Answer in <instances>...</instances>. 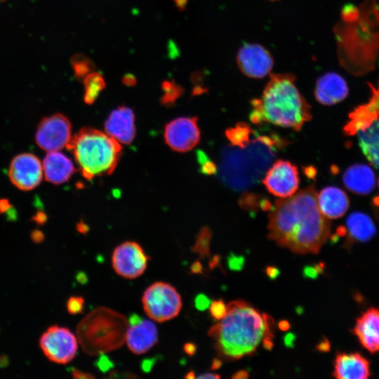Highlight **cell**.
<instances>
[{
  "mask_svg": "<svg viewBox=\"0 0 379 379\" xmlns=\"http://www.w3.org/2000/svg\"><path fill=\"white\" fill-rule=\"evenodd\" d=\"M268 237L296 253H317L331 224L321 212L314 185L277 200L269 215Z\"/></svg>",
  "mask_w": 379,
  "mask_h": 379,
  "instance_id": "obj_1",
  "label": "cell"
},
{
  "mask_svg": "<svg viewBox=\"0 0 379 379\" xmlns=\"http://www.w3.org/2000/svg\"><path fill=\"white\" fill-rule=\"evenodd\" d=\"M227 307L226 315L208 332L223 357L238 359L252 355L266 335L274 336L273 321L266 314L242 300L232 301Z\"/></svg>",
  "mask_w": 379,
  "mask_h": 379,
  "instance_id": "obj_2",
  "label": "cell"
},
{
  "mask_svg": "<svg viewBox=\"0 0 379 379\" xmlns=\"http://www.w3.org/2000/svg\"><path fill=\"white\" fill-rule=\"evenodd\" d=\"M294 81V76L290 74L272 75L261 98L251 101V121L300 131L312 119V114Z\"/></svg>",
  "mask_w": 379,
  "mask_h": 379,
  "instance_id": "obj_3",
  "label": "cell"
},
{
  "mask_svg": "<svg viewBox=\"0 0 379 379\" xmlns=\"http://www.w3.org/2000/svg\"><path fill=\"white\" fill-rule=\"evenodd\" d=\"M286 143L276 135H260L244 147L225 148L219 168L221 180L236 190L250 187L265 172L276 151Z\"/></svg>",
  "mask_w": 379,
  "mask_h": 379,
  "instance_id": "obj_4",
  "label": "cell"
},
{
  "mask_svg": "<svg viewBox=\"0 0 379 379\" xmlns=\"http://www.w3.org/2000/svg\"><path fill=\"white\" fill-rule=\"evenodd\" d=\"M67 148L72 152L82 175L88 180L112 174L122 152L117 140L90 127L82 128L75 134Z\"/></svg>",
  "mask_w": 379,
  "mask_h": 379,
  "instance_id": "obj_5",
  "label": "cell"
},
{
  "mask_svg": "<svg viewBox=\"0 0 379 379\" xmlns=\"http://www.w3.org/2000/svg\"><path fill=\"white\" fill-rule=\"evenodd\" d=\"M128 327L126 318L105 307L89 312L77 327V338L84 352L99 355L119 348Z\"/></svg>",
  "mask_w": 379,
  "mask_h": 379,
  "instance_id": "obj_6",
  "label": "cell"
},
{
  "mask_svg": "<svg viewBox=\"0 0 379 379\" xmlns=\"http://www.w3.org/2000/svg\"><path fill=\"white\" fill-rule=\"evenodd\" d=\"M142 303L147 315L157 322L173 319L182 308L180 293L174 286L163 281L155 282L145 289Z\"/></svg>",
  "mask_w": 379,
  "mask_h": 379,
  "instance_id": "obj_7",
  "label": "cell"
},
{
  "mask_svg": "<svg viewBox=\"0 0 379 379\" xmlns=\"http://www.w3.org/2000/svg\"><path fill=\"white\" fill-rule=\"evenodd\" d=\"M39 346L50 361L65 364L75 357L78 350V340L69 328L53 325L41 335Z\"/></svg>",
  "mask_w": 379,
  "mask_h": 379,
  "instance_id": "obj_8",
  "label": "cell"
},
{
  "mask_svg": "<svg viewBox=\"0 0 379 379\" xmlns=\"http://www.w3.org/2000/svg\"><path fill=\"white\" fill-rule=\"evenodd\" d=\"M72 138V124L68 118L60 113L43 118L35 133L36 145L47 152L67 147Z\"/></svg>",
  "mask_w": 379,
  "mask_h": 379,
  "instance_id": "obj_9",
  "label": "cell"
},
{
  "mask_svg": "<svg viewBox=\"0 0 379 379\" xmlns=\"http://www.w3.org/2000/svg\"><path fill=\"white\" fill-rule=\"evenodd\" d=\"M148 260V255L138 243L127 241L114 248L112 264L119 276L126 279H135L144 273Z\"/></svg>",
  "mask_w": 379,
  "mask_h": 379,
  "instance_id": "obj_10",
  "label": "cell"
},
{
  "mask_svg": "<svg viewBox=\"0 0 379 379\" xmlns=\"http://www.w3.org/2000/svg\"><path fill=\"white\" fill-rule=\"evenodd\" d=\"M197 122L195 117H181L168 122L164 131L166 144L178 152L192 149L199 143L201 137Z\"/></svg>",
  "mask_w": 379,
  "mask_h": 379,
  "instance_id": "obj_11",
  "label": "cell"
},
{
  "mask_svg": "<svg viewBox=\"0 0 379 379\" xmlns=\"http://www.w3.org/2000/svg\"><path fill=\"white\" fill-rule=\"evenodd\" d=\"M262 182L273 195L286 198L298 189L300 179L297 167L290 161L279 159L265 173Z\"/></svg>",
  "mask_w": 379,
  "mask_h": 379,
  "instance_id": "obj_12",
  "label": "cell"
},
{
  "mask_svg": "<svg viewBox=\"0 0 379 379\" xmlns=\"http://www.w3.org/2000/svg\"><path fill=\"white\" fill-rule=\"evenodd\" d=\"M8 175L17 188L32 190L40 184L44 176L42 162L32 153L18 154L10 164Z\"/></svg>",
  "mask_w": 379,
  "mask_h": 379,
  "instance_id": "obj_13",
  "label": "cell"
},
{
  "mask_svg": "<svg viewBox=\"0 0 379 379\" xmlns=\"http://www.w3.org/2000/svg\"><path fill=\"white\" fill-rule=\"evenodd\" d=\"M237 63L244 74L260 79L270 73L274 61L270 53L261 45L246 44L239 50Z\"/></svg>",
  "mask_w": 379,
  "mask_h": 379,
  "instance_id": "obj_14",
  "label": "cell"
},
{
  "mask_svg": "<svg viewBox=\"0 0 379 379\" xmlns=\"http://www.w3.org/2000/svg\"><path fill=\"white\" fill-rule=\"evenodd\" d=\"M107 135L119 143L131 144L135 136V114L132 109L120 106L109 114L105 122Z\"/></svg>",
  "mask_w": 379,
  "mask_h": 379,
  "instance_id": "obj_15",
  "label": "cell"
},
{
  "mask_svg": "<svg viewBox=\"0 0 379 379\" xmlns=\"http://www.w3.org/2000/svg\"><path fill=\"white\" fill-rule=\"evenodd\" d=\"M370 88L372 93L368 101L359 105L349 114L348 120L343 127L346 135H356L379 118V82L377 87L370 85Z\"/></svg>",
  "mask_w": 379,
  "mask_h": 379,
  "instance_id": "obj_16",
  "label": "cell"
},
{
  "mask_svg": "<svg viewBox=\"0 0 379 379\" xmlns=\"http://www.w3.org/2000/svg\"><path fill=\"white\" fill-rule=\"evenodd\" d=\"M333 375L338 379H366L371 375L369 361L359 352H338Z\"/></svg>",
  "mask_w": 379,
  "mask_h": 379,
  "instance_id": "obj_17",
  "label": "cell"
},
{
  "mask_svg": "<svg viewBox=\"0 0 379 379\" xmlns=\"http://www.w3.org/2000/svg\"><path fill=\"white\" fill-rule=\"evenodd\" d=\"M353 333L364 349L371 353L379 352V308L364 312L357 319Z\"/></svg>",
  "mask_w": 379,
  "mask_h": 379,
  "instance_id": "obj_18",
  "label": "cell"
},
{
  "mask_svg": "<svg viewBox=\"0 0 379 379\" xmlns=\"http://www.w3.org/2000/svg\"><path fill=\"white\" fill-rule=\"evenodd\" d=\"M348 95L345 80L338 74L328 72L318 79L314 96L321 104L332 105L343 100Z\"/></svg>",
  "mask_w": 379,
  "mask_h": 379,
  "instance_id": "obj_19",
  "label": "cell"
},
{
  "mask_svg": "<svg viewBox=\"0 0 379 379\" xmlns=\"http://www.w3.org/2000/svg\"><path fill=\"white\" fill-rule=\"evenodd\" d=\"M157 341L158 331L152 321L142 319L137 324L128 325L125 342L132 352L136 354L145 353Z\"/></svg>",
  "mask_w": 379,
  "mask_h": 379,
  "instance_id": "obj_20",
  "label": "cell"
},
{
  "mask_svg": "<svg viewBox=\"0 0 379 379\" xmlns=\"http://www.w3.org/2000/svg\"><path fill=\"white\" fill-rule=\"evenodd\" d=\"M42 166L46 180L54 185L67 182L75 172L72 161L60 151L47 152Z\"/></svg>",
  "mask_w": 379,
  "mask_h": 379,
  "instance_id": "obj_21",
  "label": "cell"
},
{
  "mask_svg": "<svg viewBox=\"0 0 379 379\" xmlns=\"http://www.w3.org/2000/svg\"><path fill=\"white\" fill-rule=\"evenodd\" d=\"M319 208L328 219L342 217L349 208V199L345 192L337 187L324 188L317 194Z\"/></svg>",
  "mask_w": 379,
  "mask_h": 379,
  "instance_id": "obj_22",
  "label": "cell"
},
{
  "mask_svg": "<svg viewBox=\"0 0 379 379\" xmlns=\"http://www.w3.org/2000/svg\"><path fill=\"white\" fill-rule=\"evenodd\" d=\"M345 187L357 194H368L375 188V177L370 166L354 164L346 169L343 175Z\"/></svg>",
  "mask_w": 379,
  "mask_h": 379,
  "instance_id": "obj_23",
  "label": "cell"
},
{
  "mask_svg": "<svg viewBox=\"0 0 379 379\" xmlns=\"http://www.w3.org/2000/svg\"><path fill=\"white\" fill-rule=\"evenodd\" d=\"M347 244L366 242L376 233L375 226L371 218L361 212L351 213L346 220Z\"/></svg>",
  "mask_w": 379,
  "mask_h": 379,
  "instance_id": "obj_24",
  "label": "cell"
},
{
  "mask_svg": "<svg viewBox=\"0 0 379 379\" xmlns=\"http://www.w3.org/2000/svg\"><path fill=\"white\" fill-rule=\"evenodd\" d=\"M357 134L364 155L373 166L379 168V118Z\"/></svg>",
  "mask_w": 379,
  "mask_h": 379,
  "instance_id": "obj_25",
  "label": "cell"
},
{
  "mask_svg": "<svg viewBox=\"0 0 379 379\" xmlns=\"http://www.w3.org/2000/svg\"><path fill=\"white\" fill-rule=\"evenodd\" d=\"M84 101L87 105H92L106 87V84L100 73L92 72L84 78Z\"/></svg>",
  "mask_w": 379,
  "mask_h": 379,
  "instance_id": "obj_26",
  "label": "cell"
},
{
  "mask_svg": "<svg viewBox=\"0 0 379 379\" xmlns=\"http://www.w3.org/2000/svg\"><path fill=\"white\" fill-rule=\"evenodd\" d=\"M253 130L244 123H239L236 126L228 128L225 135L232 146L244 147L250 141Z\"/></svg>",
  "mask_w": 379,
  "mask_h": 379,
  "instance_id": "obj_27",
  "label": "cell"
},
{
  "mask_svg": "<svg viewBox=\"0 0 379 379\" xmlns=\"http://www.w3.org/2000/svg\"><path fill=\"white\" fill-rule=\"evenodd\" d=\"M163 95L161 103L166 107L173 105L184 93V88L173 80H165L161 83Z\"/></svg>",
  "mask_w": 379,
  "mask_h": 379,
  "instance_id": "obj_28",
  "label": "cell"
},
{
  "mask_svg": "<svg viewBox=\"0 0 379 379\" xmlns=\"http://www.w3.org/2000/svg\"><path fill=\"white\" fill-rule=\"evenodd\" d=\"M71 65L74 76L77 79H84L95 69V63L83 54H76L71 58Z\"/></svg>",
  "mask_w": 379,
  "mask_h": 379,
  "instance_id": "obj_29",
  "label": "cell"
},
{
  "mask_svg": "<svg viewBox=\"0 0 379 379\" xmlns=\"http://www.w3.org/2000/svg\"><path fill=\"white\" fill-rule=\"evenodd\" d=\"M212 232L208 227H203L198 232L195 243L191 250L197 253L201 258L210 255V241Z\"/></svg>",
  "mask_w": 379,
  "mask_h": 379,
  "instance_id": "obj_30",
  "label": "cell"
},
{
  "mask_svg": "<svg viewBox=\"0 0 379 379\" xmlns=\"http://www.w3.org/2000/svg\"><path fill=\"white\" fill-rule=\"evenodd\" d=\"M197 159L200 164L201 171L204 174L211 175L216 172V166L211 160L208 159L207 156L202 151L197 152Z\"/></svg>",
  "mask_w": 379,
  "mask_h": 379,
  "instance_id": "obj_31",
  "label": "cell"
},
{
  "mask_svg": "<svg viewBox=\"0 0 379 379\" xmlns=\"http://www.w3.org/2000/svg\"><path fill=\"white\" fill-rule=\"evenodd\" d=\"M67 310L70 314H77L83 312L84 299L81 296H71L67 301Z\"/></svg>",
  "mask_w": 379,
  "mask_h": 379,
  "instance_id": "obj_32",
  "label": "cell"
},
{
  "mask_svg": "<svg viewBox=\"0 0 379 379\" xmlns=\"http://www.w3.org/2000/svg\"><path fill=\"white\" fill-rule=\"evenodd\" d=\"M210 313L215 319L221 320L227 314V307L221 299L213 300L210 305Z\"/></svg>",
  "mask_w": 379,
  "mask_h": 379,
  "instance_id": "obj_33",
  "label": "cell"
},
{
  "mask_svg": "<svg viewBox=\"0 0 379 379\" xmlns=\"http://www.w3.org/2000/svg\"><path fill=\"white\" fill-rule=\"evenodd\" d=\"M227 265L230 270L239 272L244 267L245 258L243 255H238L231 252L227 258Z\"/></svg>",
  "mask_w": 379,
  "mask_h": 379,
  "instance_id": "obj_34",
  "label": "cell"
},
{
  "mask_svg": "<svg viewBox=\"0 0 379 379\" xmlns=\"http://www.w3.org/2000/svg\"><path fill=\"white\" fill-rule=\"evenodd\" d=\"M100 356L95 361V367L102 373H106L114 366L112 361L104 354H99Z\"/></svg>",
  "mask_w": 379,
  "mask_h": 379,
  "instance_id": "obj_35",
  "label": "cell"
},
{
  "mask_svg": "<svg viewBox=\"0 0 379 379\" xmlns=\"http://www.w3.org/2000/svg\"><path fill=\"white\" fill-rule=\"evenodd\" d=\"M194 303L198 310L204 311L209 307L211 300L205 294L199 293L195 296Z\"/></svg>",
  "mask_w": 379,
  "mask_h": 379,
  "instance_id": "obj_36",
  "label": "cell"
},
{
  "mask_svg": "<svg viewBox=\"0 0 379 379\" xmlns=\"http://www.w3.org/2000/svg\"><path fill=\"white\" fill-rule=\"evenodd\" d=\"M157 359V356L142 359L140 363L141 371L144 373H149L156 364Z\"/></svg>",
  "mask_w": 379,
  "mask_h": 379,
  "instance_id": "obj_37",
  "label": "cell"
},
{
  "mask_svg": "<svg viewBox=\"0 0 379 379\" xmlns=\"http://www.w3.org/2000/svg\"><path fill=\"white\" fill-rule=\"evenodd\" d=\"M314 265H306L302 269V276L304 278L314 279L319 276Z\"/></svg>",
  "mask_w": 379,
  "mask_h": 379,
  "instance_id": "obj_38",
  "label": "cell"
},
{
  "mask_svg": "<svg viewBox=\"0 0 379 379\" xmlns=\"http://www.w3.org/2000/svg\"><path fill=\"white\" fill-rule=\"evenodd\" d=\"M265 273L271 280L276 279L280 274V270L275 266H267L265 268Z\"/></svg>",
  "mask_w": 379,
  "mask_h": 379,
  "instance_id": "obj_39",
  "label": "cell"
},
{
  "mask_svg": "<svg viewBox=\"0 0 379 379\" xmlns=\"http://www.w3.org/2000/svg\"><path fill=\"white\" fill-rule=\"evenodd\" d=\"M122 83L126 86H135L137 84V79L135 75L128 73L122 77Z\"/></svg>",
  "mask_w": 379,
  "mask_h": 379,
  "instance_id": "obj_40",
  "label": "cell"
},
{
  "mask_svg": "<svg viewBox=\"0 0 379 379\" xmlns=\"http://www.w3.org/2000/svg\"><path fill=\"white\" fill-rule=\"evenodd\" d=\"M296 335L293 333H288L283 337L284 344L286 347L292 348L294 347V342Z\"/></svg>",
  "mask_w": 379,
  "mask_h": 379,
  "instance_id": "obj_41",
  "label": "cell"
},
{
  "mask_svg": "<svg viewBox=\"0 0 379 379\" xmlns=\"http://www.w3.org/2000/svg\"><path fill=\"white\" fill-rule=\"evenodd\" d=\"M72 377L77 379H91L95 377L89 373H86L77 368L72 369Z\"/></svg>",
  "mask_w": 379,
  "mask_h": 379,
  "instance_id": "obj_42",
  "label": "cell"
},
{
  "mask_svg": "<svg viewBox=\"0 0 379 379\" xmlns=\"http://www.w3.org/2000/svg\"><path fill=\"white\" fill-rule=\"evenodd\" d=\"M44 233L39 230H33L30 234V238L32 241L35 244H39L42 242L44 239Z\"/></svg>",
  "mask_w": 379,
  "mask_h": 379,
  "instance_id": "obj_43",
  "label": "cell"
},
{
  "mask_svg": "<svg viewBox=\"0 0 379 379\" xmlns=\"http://www.w3.org/2000/svg\"><path fill=\"white\" fill-rule=\"evenodd\" d=\"M183 350L187 354L192 356L196 353L197 345L191 342L186 343L183 346Z\"/></svg>",
  "mask_w": 379,
  "mask_h": 379,
  "instance_id": "obj_44",
  "label": "cell"
},
{
  "mask_svg": "<svg viewBox=\"0 0 379 379\" xmlns=\"http://www.w3.org/2000/svg\"><path fill=\"white\" fill-rule=\"evenodd\" d=\"M316 349L322 352H326L330 350V343L326 338L322 339L319 343L317 345Z\"/></svg>",
  "mask_w": 379,
  "mask_h": 379,
  "instance_id": "obj_45",
  "label": "cell"
},
{
  "mask_svg": "<svg viewBox=\"0 0 379 379\" xmlns=\"http://www.w3.org/2000/svg\"><path fill=\"white\" fill-rule=\"evenodd\" d=\"M273 338L272 335H266L262 339L263 347L267 350H271L274 346Z\"/></svg>",
  "mask_w": 379,
  "mask_h": 379,
  "instance_id": "obj_46",
  "label": "cell"
},
{
  "mask_svg": "<svg viewBox=\"0 0 379 379\" xmlns=\"http://www.w3.org/2000/svg\"><path fill=\"white\" fill-rule=\"evenodd\" d=\"M110 378H135L136 375L131 373L113 371L110 373Z\"/></svg>",
  "mask_w": 379,
  "mask_h": 379,
  "instance_id": "obj_47",
  "label": "cell"
},
{
  "mask_svg": "<svg viewBox=\"0 0 379 379\" xmlns=\"http://www.w3.org/2000/svg\"><path fill=\"white\" fill-rule=\"evenodd\" d=\"M190 271L192 274H202L203 267L199 261H195L190 267Z\"/></svg>",
  "mask_w": 379,
  "mask_h": 379,
  "instance_id": "obj_48",
  "label": "cell"
},
{
  "mask_svg": "<svg viewBox=\"0 0 379 379\" xmlns=\"http://www.w3.org/2000/svg\"><path fill=\"white\" fill-rule=\"evenodd\" d=\"M33 220L34 222H36L37 224L39 225H43L46 222V215L43 212H38L36 213L34 218H33Z\"/></svg>",
  "mask_w": 379,
  "mask_h": 379,
  "instance_id": "obj_49",
  "label": "cell"
},
{
  "mask_svg": "<svg viewBox=\"0 0 379 379\" xmlns=\"http://www.w3.org/2000/svg\"><path fill=\"white\" fill-rule=\"evenodd\" d=\"M11 208V204L7 199H0V213H6Z\"/></svg>",
  "mask_w": 379,
  "mask_h": 379,
  "instance_id": "obj_50",
  "label": "cell"
},
{
  "mask_svg": "<svg viewBox=\"0 0 379 379\" xmlns=\"http://www.w3.org/2000/svg\"><path fill=\"white\" fill-rule=\"evenodd\" d=\"M248 377V372L246 370H240L232 376L234 379H246Z\"/></svg>",
  "mask_w": 379,
  "mask_h": 379,
  "instance_id": "obj_51",
  "label": "cell"
},
{
  "mask_svg": "<svg viewBox=\"0 0 379 379\" xmlns=\"http://www.w3.org/2000/svg\"><path fill=\"white\" fill-rule=\"evenodd\" d=\"M220 262V257L218 255H215L213 256L211 260L209 261L208 266L210 269H213L214 267L219 265Z\"/></svg>",
  "mask_w": 379,
  "mask_h": 379,
  "instance_id": "obj_52",
  "label": "cell"
},
{
  "mask_svg": "<svg viewBox=\"0 0 379 379\" xmlns=\"http://www.w3.org/2000/svg\"><path fill=\"white\" fill-rule=\"evenodd\" d=\"M77 230L81 234H86L88 232L89 227L85 222L81 221L77 223Z\"/></svg>",
  "mask_w": 379,
  "mask_h": 379,
  "instance_id": "obj_53",
  "label": "cell"
},
{
  "mask_svg": "<svg viewBox=\"0 0 379 379\" xmlns=\"http://www.w3.org/2000/svg\"><path fill=\"white\" fill-rule=\"evenodd\" d=\"M173 2L176 8L182 11L185 8L188 0H173Z\"/></svg>",
  "mask_w": 379,
  "mask_h": 379,
  "instance_id": "obj_54",
  "label": "cell"
},
{
  "mask_svg": "<svg viewBox=\"0 0 379 379\" xmlns=\"http://www.w3.org/2000/svg\"><path fill=\"white\" fill-rule=\"evenodd\" d=\"M142 319V318L135 313H133L130 315L128 319V325H133L138 323Z\"/></svg>",
  "mask_w": 379,
  "mask_h": 379,
  "instance_id": "obj_55",
  "label": "cell"
},
{
  "mask_svg": "<svg viewBox=\"0 0 379 379\" xmlns=\"http://www.w3.org/2000/svg\"><path fill=\"white\" fill-rule=\"evenodd\" d=\"M76 279L81 284H85L88 281V277L86 276V273L83 272H78L76 276Z\"/></svg>",
  "mask_w": 379,
  "mask_h": 379,
  "instance_id": "obj_56",
  "label": "cell"
},
{
  "mask_svg": "<svg viewBox=\"0 0 379 379\" xmlns=\"http://www.w3.org/2000/svg\"><path fill=\"white\" fill-rule=\"evenodd\" d=\"M278 327L280 330L286 331L291 328V324L288 320H281L278 323Z\"/></svg>",
  "mask_w": 379,
  "mask_h": 379,
  "instance_id": "obj_57",
  "label": "cell"
},
{
  "mask_svg": "<svg viewBox=\"0 0 379 379\" xmlns=\"http://www.w3.org/2000/svg\"><path fill=\"white\" fill-rule=\"evenodd\" d=\"M219 374L213 373H205L197 376V378H220Z\"/></svg>",
  "mask_w": 379,
  "mask_h": 379,
  "instance_id": "obj_58",
  "label": "cell"
},
{
  "mask_svg": "<svg viewBox=\"0 0 379 379\" xmlns=\"http://www.w3.org/2000/svg\"><path fill=\"white\" fill-rule=\"evenodd\" d=\"M222 362L218 358H214L212 361L211 368L213 370H217L221 367Z\"/></svg>",
  "mask_w": 379,
  "mask_h": 379,
  "instance_id": "obj_59",
  "label": "cell"
},
{
  "mask_svg": "<svg viewBox=\"0 0 379 379\" xmlns=\"http://www.w3.org/2000/svg\"><path fill=\"white\" fill-rule=\"evenodd\" d=\"M8 363V359L6 356H0V367L6 366Z\"/></svg>",
  "mask_w": 379,
  "mask_h": 379,
  "instance_id": "obj_60",
  "label": "cell"
},
{
  "mask_svg": "<svg viewBox=\"0 0 379 379\" xmlns=\"http://www.w3.org/2000/svg\"><path fill=\"white\" fill-rule=\"evenodd\" d=\"M314 266L319 274L324 272V269L325 265L323 262H320L319 263H317L314 265Z\"/></svg>",
  "mask_w": 379,
  "mask_h": 379,
  "instance_id": "obj_61",
  "label": "cell"
},
{
  "mask_svg": "<svg viewBox=\"0 0 379 379\" xmlns=\"http://www.w3.org/2000/svg\"><path fill=\"white\" fill-rule=\"evenodd\" d=\"M185 378L187 379L194 378H195L194 373L193 371H189L187 373V375L185 376Z\"/></svg>",
  "mask_w": 379,
  "mask_h": 379,
  "instance_id": "obj_62",
  "label": "cell"
},
{
  "mask_svg": "<svg viewBox=\"0 0 379 379\" xmlns=\"http://www.w3.org/2000/svg\"><path fill=\"white\" fill-rule=\"evenodd\" d=\"M378 187H379V178H378Z\"/></svg>",
  "mask_w": 379,
  "mask_h": 379,
  "instance_id": "obj_63",
  "label": "cell"
},
{
  "mask_svg": "<svg viewBox=\"0 0 379 379\" xmlns=\"http://www.w3.org/2000/svg\"><path fill=\"white\" fill-rule=\"evenodd\" d=\"M2 1H4V0H2Z\"/></svg>",
  "mask_w": 379,
  "mask_h": 379,
  "instance_id": "obj_64",
  "label": "cell"
}]
</instances>
